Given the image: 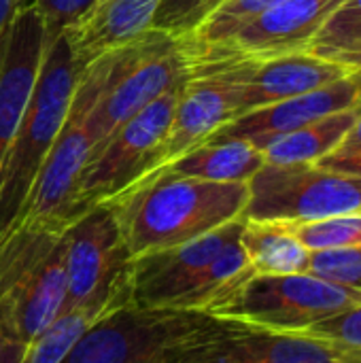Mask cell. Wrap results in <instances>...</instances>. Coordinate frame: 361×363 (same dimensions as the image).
<instances>
[{
    "label": "cell",
    "instance_id": "obj_24",
    "mask_svg": "<svg viewBox=\"0 0 361 363\" xmlns=\"http://www.w3.org/2000/svg\"><path fill=\"white\" fill-rule=\"evenodd\" d=\"M361 47V0H345L306 45V53L338 60Z\"/></svg>",
    "mask_w": 361,
    "mask_h": 363
},
{
    "label": "cell",
    "instance_id": "obj_6",
    "mask_svg": "<svg viewBox=\"0 0 361 363\" xmlns=\"http://www.w3.org/2000/svg\"><path fill=\"white\" fill-rule=\"evenodd\" d=\"M209 313L121 306L94 321L60 363H166Z\"/></svg>",
    "mask_w": 361,
    "mask_h": 363
},
{
    "label": "cell",
    "instance_id": "obj_7",
    "mask_svg": "<svg viewBox=\"0 0 361 363\" xmlns=\"http://www.w3.org/2000/svg\"><path fill=\"white\" fill-rule=\"evenodd\" d=\"M361 213V179L317 164H264L249 181L243 219L311 223Z\"/></svg>",
    "mask_w": 361,
    "mask_h": 363
},
{
    "label": "cell",
    "instance_id": "obj_11",
    "mask_svg": "<svg viewBox=\"0 0 361 363\" xmlns=\"http://www.w3.org/2000/svg\"><path fill=\"white\" fill-rule=\"evenodd\" d=\"M349 74L351 70L334 60L300 51L260 62H236L206 68L189 77H217L232 83L236 89V117H240L253 108L326 87Z\"/></svg>",
    "mask_w": 361,
    "mask_h": 363
},
{
    "label": "cell",
    "instance_id": "obj_14",
    "mask_svg": "<svg viewBox=\"0 0 361 363\" xmlns=\"http://www.w3.org/2000/svg\"><path fill=\"white\" fill-rule=\"evenodd\" d=\"M66 306L64 236L0 296V338L28 347Z\"/></svg>",
    "mask_w": 361,
    "mask_h": 363
},
{
    "label": "cell",
    "instance_id": "obj_35",
    "mask_svg": "<svg viewBox=\"0 0 361 363\" xmlns=\"http://www.w3.org/2000/svg\"><path fill=\"white\" fill-rule=\"evenodd\" d=\"M360 74H361V70H360Z\"/></svg>",
    "mask_w": 361,
    "mask_h": 363
},
{
    "label": "cell",
    "instance_id": "obj_30",
    "mask_svg": "<svg viewBox=\"0 0 361 363\" xmlns=\"http://www.w3.org/2000/svg\"><path fill=\"white\" fill-rule=\"evenodd\" d=\"M319 168L338 172L345 177H355L361 179V151H351V153H328L326 157L315 162Z\"/></svg>",
    "mask_w": 361,
    "mask_h": 363
},
{
    "label": "cell",
    "instance_id": "obj_32",
    "mask_svg": "<svg viewBox=\"0 0 361 363\" xmlns=\"http://www.w3.org/2000/svg\"><path fill=\"white\" fill-rule=\"evenodd\" d=\"M28 4H32V0H0V36L13 23L15 15Z\"/></svg>",
    "mask_w": 361,
    "mask_h": 363
},
{
    "label": "cell",
    "instance_id": "obj_25",
    "mask_svg": "<svg viewBox=\"0 0 361 363\" xmlns=\"http://www.w3.org/2000/svg\"><path fill=\"white\" fill-rule=\"evenodd\" d=\"M287 228L309 251L361 245V213L311 223H287Z\"/></svg>",
    "mask_w": 361,
    "mask_h": 363
},
{
    "label": "cell",
    "instance_id": "obj_18",
    "mask_svg": "<svg viewBox=\"0 0 361 363\" xmlns=\"http://www.w3.org/2000/svg\"><path fill=\"white\" fill-rule=\"evenodd\" d=\"M162 0H106L64 32L81 70L151 30Z\"/></svg>",
    "mask_w": 361,
    "mask_h": 363
},
{
    "label": "cell",
    "instance_id": "obj_12",
    "mask_svg": "<svg viewBox=\"0 0 361 363\" xmlns=\"http://www.w3.org/2000/svg\"><path fill=\"white\" fill-rule=\"evenodd\" d=\"M245 219H236L196 240L138 255L130 264V306L172 308L189 291L196 277L236 238Z\"/></svg>",
    "mask_w": 361,
    "mask_h": 363
},
{
    "label": "cell",
    "instance_id": "obj_5",
    "mask_svg": "<svg viewBox=\"0 0 361 363\" xmlns=\"http://www.w3.org/2000/svg\"><path fill=\"white\" fill-rule=\"evenodd\" d=\"M361 304V291L317 274H253L209 315L302 334L311 325Z\"/></svg>",
    "mask_w": 361,
    "mask_h": 363
},
{
    "label": "cell",
    "instance_id": "obj_27",
    "mask_svg": "<svg viewBox=\"0 0 361 363\" xmlns=\"http://www.w3.org/2000/svg\"><path fill=\"white\" fill-rule=\"evenodd\" d=\"M309 272L330 283L361 291V245L311 251Z\"/></svg>",
    "mask_w": 361,
    "mask_h": 363
},
{
    "label": "cell",
    "instance_id": "obj_19",
    "mask_svg": "<svg viewBox=\"0 0 361 363\" xmlns=\"http://www.w3.org/2000/svg\"><path fill=\"white\" fill-rule=\"evenodd\" d=\"M266 164L249 140H206L179 157L166 172L215 183H249Z\"/></svg>",
    "mask_w": 361,
    "mask_h": 363
},
{
    "label": "cell",
    "instance_id": "obj_23",
    "mask_svg": "<svg viewBox=\"0 0 361 363\" xmlns=\"http://www.w3.org/2000/svg\"><path fill=\"white\" fill-rule=\"evenodd\" d=\"M279 2L283 0H223L194 32L177 40L183 47H204L219 43Z\"/></svg>",
    "mask_w": 361,
    "mask_h": 363
},
{
    "label": "cell",
    "instance_id": "obj_9",
    "mask_svg": "<svg viewBox=\"0 0 361 363\" xmlns=\"http://www.w3.org/2000/svg\"><path fill=\"white\" fill-rule=\"evenodd\" d=\"M166 363H361V355L306 334L211 315Z\"/></svg>",
    "mask_w": 361,
    "mask_h": 363
},
{
    "label": "cell",
    "instance_id": "obj_22",
    "mask_svg": "<svg viewBox=\"0 0 361 363\" xmlns=\"http://www.w3.org/2000/svg\"><path fill=\"white\" fill-rule=\"evenodd\" d=\"M111 311L100 308H79L57 317L34 342L28 345L21 363H60L70 347L81 338V334L100 317Z\"/></svg>",
    "mask_w": 361,
    "mask_h": 363
},
{
    "label": "cell",
    "instance_id": "obj_3",
    "mask_svg": "<svg viewBox=\"0 0 361 363\" xmlns=\"http://www.w3.org/2000/svg\"><path fill=\"white\" fill-rule=\"evenodd\" d=\"M187 79L179 40L166 32L149 30L126 47L111 51L102 89L83 119L91 153L126 121Z\"/></svg>",
    "mask_w": 361,
    "mask_h": 363
},
{
    "label": "cell",
    "instance_id": "obj_1",
    "mask_svg": "<svg viewBox=\"0 0 361 363\" xmlns=\"http://www.w3.org/2000/svg\"><path fill=\"white\" fill-rule=\"evenodd\" d=\"M249 183L162 172L106 202L134 257L177 247L243 217Z\"/></svg>",
    "mask_w": 361,
    "mask_h": 363
},
{
    "label": "cell",
    "instance_id": "obj_2",
    "mask_svg": "<svg viewBox=\"0 0 361 363\" xmlns=\"http://www.w3.org/2000/svg\"><path fill=\"white\" fill-rule=\"evenodd\" d=\"M81 77L66 36L45 47L28 108L0 170V247L21 228L34 183L53 149Z\"/></svg>",
    "mask_w": 361,
    "mask_h": 363
},
{
    "label": "cell",
    "instance_id": "obj_28",
    "mask_svg": "<svg viewBox=\"0 0 361 363\" xmlns=\"http://www.w3.org/2000/svg\"><path fill=\"white\" fill-rule=\"evenodd\" d=\"M302 334L334 342L355 355H361V304L311 325Z\"/></svg>",
    "mask_w": 361,
    "mask_h": 363
},
{
    "label": "cell",
    "instance_id": "obj_33",
    "mask_svg": "<svg viewBox=\"0 0 361 363\" xmlns=\"http://www.w3.org/2000/svg\"><path fill=\"white\" fill-rule=\"evenodd\" d=\"M26 349L28 347H23V345L0 338V363H21L23 355H26Z\"/></svg>",
    "mask_w": 361,
    "mask_h": 363
},
{
    "label": "cell",
    "instance_id": "obj_15",
    "mask_svg": "<svg viewBox=\"0 0 361 363\" xmlns=\"http://www.w3.org/2000/svg\"><path fill=\"white\" fill-rule=\"evenodd\" d=\"M45 47L43 19L28 4L0 36V170L34 91Z\"/></svg>",
    "mask_w": 361,
    "mask_h": 363
},
{
    "label": "cell",
    "instance_id": "obj_31",
    "mask_svg": "<svg viewBox=\"0 0 361 363\" xmlns=\"http://www.w3.org/2000/svg\"><path fill=\"white\" fill-rule=\"evenodd\" d=\"M351 151H361V91L355 102V123L345 136V140L338 145V149L332 153H351Z\"/></svg>",
    "mask_w": 361,
    "mask_h": 363
},
{
    "label": "cell",
    "instance_id": "obj_10",
    "mask_svg": "<svg viewBox=\"0 0 361 363\" xmlns=\"http://www.w3.org/2000/svg\"><path fill=\"white\" fill-rule=\"evenodd\" d=\"M343 2L345 0H283L219 43L204 47H183L179 43L187 74L236 62H260L300 53Z\"/></svg>",
    "mask_w": 361,
    "mask_h": 363
},
{
    "label": "cell",
    "instance_id": "obj_20",
    "mask_svg": "<svg viewBox=\"0 0 361 363\" xmlns=\"http://www.w3.org/2000/svg\"><path fill=\"white\" fill-rule=\"evenodd\" d=\"M355 123V106L306 123L294 132L268 140L260 151L266 164L289 166V164H315L328 153L336 151Z\"/></svg>",
    "mask_w": 361,
    "mask_h": 363
},
{
    "label": "cell",
    "instance_id": "obj_17",
    "mask_svg": "<svg viewBox=\"0 0 361 363\" xmlns=\"http://www.w3.org/2000/svg\"><path fill=\"white\" fill-rule=\"evenodd\" d=\"M360 91L361 74L351 72L349 77L309 94L253 108L221 125L209 140H249L255 149H262L277 136L355 106Z\"/></svg>",
    "mask_w": 361,
    "mask_h": 363
},
{
    "label": "cell",
    "instance_id": "obj_21",
    "mask_svg": "<svg viewBox=\"0 0 361 363\" xmlns=\"http://www.w3.org/2000/svg\"><path fill=\"white\" fill-rule=\"evenodd\" d=\"M240 245L255 274H302L309 272L311 251L281 221H247Z\"/></svg>",
    "mask_w": 361,
    "mask_h": 363
},
{
    "label": "cell",
    "instance_id": "obj_8",
    "mask_svg": "<svg viewBox=\"0 0 361 363\" xmlns=\"http://www.w3.org/2000/svg\"><path fill=\"white\" fill-rule=\"evenodd\" d=\"M185 81L168 89L91 153L77 187L74 208L79 217L94 206L111 202L147 177L153 153L168 132Z\"/></svg>",
    "mask_w": 361,
    "mask_h": 363
},
{
    "label": "cell",
    "instance_id": "obj_4",
    "mask_svg": "<svg viewBox=\"0 0 361 363\" xmlns=\"http://www.w3.org/2000/svg\"><path fill=\"white\" fill-rule=\"evenodd\" d=\"M66 306L115 311L130 306L132 255L113 211L106 204L89 208L64 232Z\"/></svg>",
    "mask_w": 361,
    "mask_h": 363
},
{
    "label": "cell",
    "instance_id": "obj_16",
    "mask_svg": "<svg viewBox=\"0 0 361 363\" xmlns=\"http://www.w3.org/2000/svg\"><path fill=\"white\" fill-rule=\"evenodd\" d=\"M234 117L236 89L232 83L217 77H189L181 91L168 132L155 149L151 168L140 183L166 172L179 157L206 143L221 125Z\"/></svg>",
    "mask_w": 361,
    "mask_h": 363
},
{
    "label": "cell",
    "instance_id": "obj_26",
    "mask_svg": "<svg viewBox=\"0 0 361 363\" xmlns=\"http://www.w3.org/2000/svg\"><path fill=\"white\" fill-rule=\"evenodd\" d=\"M223 0H162L151 30L183 38L194 32Z\"/></svg>",
    "mask_w": 361,
    "mask_h": 363
},
{
    "label": "cell",
    "instance_id": "obj_34",
    "mask_svg": "<svg viewBox=\"0 0 361 363\" xmlns=\"http://www.w3.org/2000/svg\"><path fill=\"white\" fill-rule=\"evenodd\" d=\"M336 62H338V64H343L345 68H349L351 72H360L361 70V47L360 49H355L353 53H347V55L338 57Z\"/></svg>",
    "mask_w": 361,
    "mask_h": 363
},
{
    "label": "cell",
    "instance_id": "obj_29",
    "mask_svg": "<svg viewBox=\"0 0 361 363\" xmlns=\"http://www.w3.org/2000/svg\"><path fill=\"white\" fill-rule=\"evenodd\" d=\"M45 26V45L53 43L66 30L77 26L96 4V0H32Z\"/></svg>",
    "mask_w": 361,
    "mask_h": 363
},
{
    "label": "cell",
    "instance_id": "obj_13",
    "mask_svg": "<svg viewBox=\"0 0 361 363\" xmlns=\"http://www.w3.org/2000/svg\"><path fill=\"white\" fill-rule=\"evenodd\" d=\"M89 155L91 143L83 121L68 115L34 183L19 230L64 234L79 219L74 198Z\"/></svg>",
    "mask_w": 361,
    "mask_h": 363
}]
</instances>
